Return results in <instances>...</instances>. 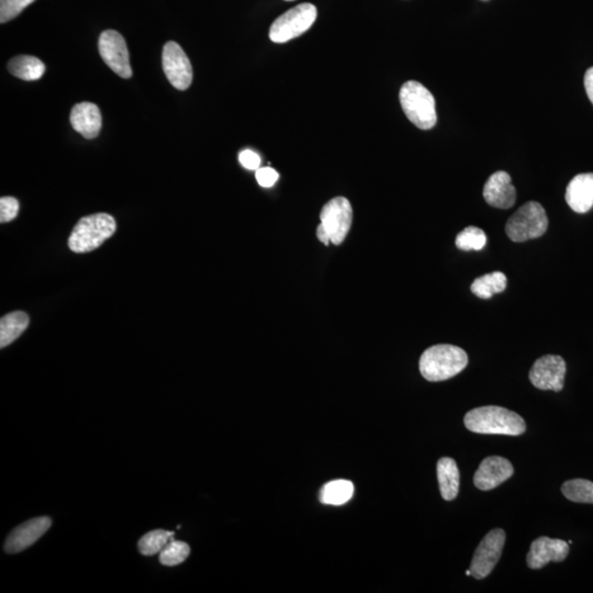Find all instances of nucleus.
Instances as JSON below:
<instances>
[{
	"label": "nucleus",
	"instance_id": "obj_33",
	"mask_svg": "<svg viewBox=\"0 0 593 593\" xmlns=\"http://www.w3.org/2000/svg\"><path fill=\"white\" fill-rule=\"evenodd\" d=\"M466 576H472V572L469 571L466 572Z\"/></svg>",
	"mask_w": 593,
	"mask_h": 593
},
{
	"label": "nucleus",
	"instance_id": "obj_14",
	"mask_svg": "<svg viewBox=\"0 0 593 593\" xmlns=\"http://www.w3.org/2000/svg\"><path fill=\"white\" fill-rule=\"evenodd\" d=\"M569 554V543L563 540L549 539L540 536L531 545L527 554L526 563L531 569H540L548 563H560L566 559Z\"/></svg>",
	"mask_w": 593,
	"mask_h": 593
},
{
	"label": "nucleus",
	"instance_id": "obj_8",
	"mask_svg": "<svg viewBox=\"0 0 593 593\" xmlns=\"http://www.w3.org/2000/svg\"><path fill=\"white\" fill-rule=\"evenodd\" d=\"M506 543V533L501 529L489 532L479 544L474 554L470 572L475 579H484L491 575L493 568L501 557L503 546Z\"/></svg>",
	"mask_w": 593,
	"mask_h": 593
},
{
	"label": "nucleus",
	"instance_id": "obj_22",
	"mask_svg": "<svg viewBox=\"0 0 593 593\" xmlns=\"http://www.w3.org/2000/svg\"><path fill=\"white\" fill-rule=\"evenodd\" d=\"M507 288V276L501 272H494L475 280L472 293L478 298L491 299L493 295L500 294Z\"/></svg>",
	"mask_w": 593,
	"mask_h": 593
},
{
	"label": "nucleus",
	"instance_id": "obj_27",
	"mask_svg": "<svg viewBox=\"0 0 593 593\" xmlns=\"http://www.w3.org/2000/svg\"><path fill=\"white\" fill-rule=\"evenodd\" d=\"M35 0H0V22L6 23L20 15Z\"/></svg>",
	"mask_w": 593,
	"mask_h": 593
},
{
	"label": "nucleus",
	"instance_id": "obj_4",
	"mask_svg": "<svg viewBox=\"0 0 593 593\" xmlns=\"http://www.w3.org/2000/svg\"><path fill=\"white\" fill-rule=\"evenodd\" d=\"M116 221L110 215L85 216L69 235V248L75 253H88L102 246L116 232Z\"/></svg>",
	"mask_w": 593,
	"mask_h": 593
},
{
	"label": "nucleus",
	"instance_id": "obj_28",
	"mask_svg": "<svg viewBox=\"0 0 593 593\" xmlns=\"http://www.w3.org/2000/svg\"><path fill=\"white\" fill-rule=\"evenodd\" d=\"M19 213V202L13 197H3L0 199V221L11 223Z\"/></svg>",
	"mask_w": 593,
	"mask_h": 593
},
{
	"label": "nucleus",
	"instance_id": "obj_3",
	"mask_svg": "<svg viewBox=\"0 0 593 593\" xmlns=\"http://www.w3.org/2000/svg\"><path fill=\"white\" fill-rule=\"evenodd\" d=\"M399 98L404 114L417 128L430 130L436 125L435 99L421 83H404Z\"/></svg>",
	"mask_w": 593,
	"mask_h": 593
},
{
	"label": "nucleus",
	"instance_id": "obj_13",
	"mask_svg": "<svg viewBox=\"0 0 593 593\" xmlns=\"http://www.w3.org/2000/svg\"><path fill=\"white\" fill-rule=\"evenodd\" d=\"M52 521L48 516L35 517L19 525L8 535L4 549L9 554L22 552L40 540L49 531Z\"/></svg>",
	"mask_w": 593,
	"mask_h": 593
},
{
	"label": "nucleus",
	"instance_id": "obj_11",
	"mask_svg": "<svg viewBox=\"0 0 593 593\" xmlns=\"http://www.w3.org/2000/svg\"><path fill=\"white\" fill-rule=\"evenodd\" d=\"M162 63L168 82L178 91H186L192 82V68L190 59L176 42H167L162 54Z\"/></svg>",
	"mask_w": 593,
	"mask_h": 593
},
{
	"label": "nucleus",
	"instance_id": "obj_10",
	"mask_svg": "<svg viewBox=\"0 0 593 593\" xmlns=\"http://www.w3.org/2000/svg\"><path fill=\"white\" fill-rule=\"evenodd\" d=\"M566 370V361L562 356L545 355L532 366L529 378L535 388L559 393L564 388Z\"/></svg>",
	"mask_w": 593,
	"mask_h": 593
},
{
	"label": "nucleus",
	"instance_id": "obj_21",
	"mask_svg": "<svg viewBox=\"0 0 593 593\" xmlns=\"http://www.w3.org/2000/svg\"><path fill=\"white\" fill-rule=\"evenodd\" d=\"M354 494V484L340 479L329 482L320 491V501L329 506H342L350 501Z\"/></svg>",
	"mask_w": 593,
	"mask_h": 593
},
{
	"label": "nucleus",
	"instance_id": "obj_31",
	"mask_svg": "<svg viewBox=\"0 0 593 593\" xmlns=\"http://www.w3.org/2000/svg\"><path fill=\"white\" fill-rule=\"evenodd\" d=\"M585 88L593 105V68L588 69L585 75Z\"/></svg>",
	"mask_w": 593,
	"mask_h": 593
},
{
	"label": "nucleus",
	"instance_id": "obj_29",
	"mask_svg": "<svg viewBox=\"0 0 593 593\" xmlns=\"http://www.w3.org/2000/svg\"><path fill=\"white\" fill-rule=\"evenodd\" d=\"M280 174L272 167H260L256 171V180L262 187L270 188L279 181Z\"/></svg>",
	"mask_w": 593,
	"mask_h": 593
},
{
	"label": "nucleus",
	"instance_id": "obj_7",
	"mask_svg": "<svg viewBox=\"0 0 593 593\" xmlns=\"http://www.w3.org/2000/svg\"><path fill=\"white\" fill-rule=\"evenodd\" d=\"M322 228L326 230L329 241L334 246H340L350 232L353 223L351 202L345 197L333 198L323 206L320 214Z\"/></svg>",
	"mask_w": 593,
	"mask_h": 593
},
{
	"label": "nucleus",
	"instance_id": "obj_19",
	"mask_svg": "<svg viewBox=\"0 0 593 593\" xmlns=\"http://www.w3.org/2000/svg\"><path fill=\"white\" fill-rule=\"evenodd\" d=\"M8 69L13 77L32 82L44 77L45 65L35 56L19 55L9 61Z\"/></svg>",
	"mask_w": 593,
	"mask_h": 593
},
{
	"label": "nucleus",
	"instance_id": "obj_1",
	"mask_svg": "<svg viewBox=\"0 0 593 593\" xmlns=\"http://www.w3.org/2000/svg\"><path fill=\"white\" fill-rule=\"evenodd\" d=\"M465 426L479 435L517 436L526 431L524 418L506 408L487 406L473 409L464 418Z\"/></svg>",
	"mask_w": 593,
	"mask_h": 593
},
{
	"label": "nucleus",
	"instance_id": "obj_2",
	"mask_svg": "<svg viewBox=\"0 0 593 593\" xmlns=\"http://www.w3.org/2000/svg\"><path fill=\"white\" fill-rule=\"evenodd\" d=\"M467 365V353L463 348L450 345L428 347L418 362L421 375L432 383L453 378Z\"/></svg>",
	"mask_w": 593,
	"mask_h": 593
},
{
	"label": "nucleus",
	"instance_id": "obj_30",
	"mask_svg": "<svg viewBox=\"0 0 593 593\" xmlns=\"http://www.w3.org/2000/svg\"><path fill=\"white\" fill-rule=\"evenodd\" d=\"M240 163L243 167L249 169V171H257L261 167L260 155L254 152L252 150H244L240 153Z\"/></svg>",
	"mask_w": 593,
	"mask_h": 593
},
{
	"label": "nucleus",
	"instance_id": "obj_20",
	"mask_svg": "<svg viewBox=\"0 0 593 593\" xmlns=\"http://www.w3.org/2000/svg\"><path fill=\"white\" fill-rule=\"evenodd\" d=\"M29 326V317L21 312L4 315L0 321V346L2 348L12 345L21 336Z\"/></svg>",
	"mask_w": 593,
	"mask_h": 593
},
{
	"label": "nucleus",
	"instance_id": "obj_34",
	"mask_svg": "<svg viewBox=\"0 0 593 593\" xmlns=\"http://www.w3.org/2000/svg\"><path fill=\"white\" fill-rule=\"evenodd\" d=\"M286 2H294V0H286Z\"/></svg>",
	"mask_w": 593,
	"mask_h": 593
},
{
	"label": "nucleus",
	"instance_id": "obj_9",
	"mask_svg": "<svg viewBox=\"0 0 593 593\" xmlns=\"http://www.w3.org/2000/svg\"><path fill=\"white\" fill-rule=\"evenodd\" d=\"M98 49L103 62L117 75L122 78L132 77L128 46L119 32L103 31L99 37Z\"/></svg>",
	"mask_w": 593,
	"mask_h": 593
},
{
	"label": "nucleus",
	"instance_id": "obj_6",
	"mask_svg": "<svg viewBox=\"0 0 593 593\" xmlns=\"http://www.w3.org/2000/svg\"><path fill=\"white\" fill-rule=\"evenodd\" d=\"M317 16V8L313 4H300L276 19L270 29V39L275 44L293 40L308 31Z\"/></svg>",
	"mask_w": 593,
	"mask_h": 593
},
{
	"label": "nucleus",
	"instance_id": "obj_17",
	"mask_svg": "<svg viewBox=\"0 0 593 593\" xmlns=\"http://www.w3.org/2000/svg\"><path fill=\"white\" fill-rule=\"evenodd\" d=\"M566 201L577 214H586L593 207V173L579 174L568 183Z\"/></svg>",
	"mask_w": 593,
	"mask_h": 593
},
{
	"label": "nucleus",
	"instance_id": "obj_23",
	"mask_svg": "<svg viewBox=\"0 0 593 593\" xmlns=\"http://www.w3.org/2000/svg\"><path fill=\"white\" fill-rule=\"evenodd\" d=\"M562 492L569 501L593 505V483L590 480H568L563 483Z\"/></svg>",
	"mask_w": 593,
	"mask_h": 593
},
{
	"label": "nucleus",
	"instance_id": "obj_18",
	"mask_svg": "<svg viewBox=\"0 0 593 593\" xmlns=\"http://www.w3.org/2000/svg\"><path fill=\"white\" fill-rule=\"evenodd\" d=\"M437 479L444 500L451 501L459 496V470L453 459L443 458L437 463Z\"/></svg>",
	"mask_w": 593,
	"mask_h": 593
},
{
	"label": "nucleus",
	"instance_id": "obj_25",
	"mask_svg": "<svg viewBox=\"0 0 593 593\" xmlns=\"http://www.w3.org/2000/svg\"><path fill=\"white\" fill-rule=\"evenodd\" d=\"M487 235L482 229L477 227H468L461 231L456 237V248L460 251H482L486 247Z\"/></svg>",
	"mask_w": 593,
	"mask_h": 593
},
{
	"label": "nucleus",
	"instance_id": "obj_15",
	"mask_svg": "<svg viewBox=\"0 0 593 593\" xmlns=\"http://www.w3.org/2000/svg\"><path fill=\"white\" fill-rule=\"evenodd\" d=\"M483 198L493 208L509 209L515 206L516 191L509 174L503 171L492 174L484 183Z\"/></svg>",
	"mask_w": 593,
	"mask_h": 593
},
{
	"label": "nucleus",
	"instance_id": "obj_24",
	"mask_svg": "<svg viewBox=\"0 0 593 593\" xmlns=\"http://www.w3.org/2000/svg\"><path fill=\"white\" fill-rule=\"evenodd\" d=\"M174 540V532L155 530L145 534L139 540L140 553L144 556H153L162 552L165 546Z\"/></svg>",
	"mask_w": 593,
	"mask_h": 593
},
{
	"label": "nucleus",
	"instance_id": "obj_32",
	"mask_svg": "<svg viewBox=\"0 0 593 593\" xmlns=\"http://www.w3.org/2000/svg\"><path fill=\"white\" fill-rule=\"evenodd\" d=\"M317 237L319 239L320 242H322L324 246H329V238L328 233L326 232V230L322 228L321 224H319V227L317 229Z\"/></svg>",
	"mask_w": 593,
	"mask_h": 593
},
{
	"label": "nucleus",
	"instance_id": "obj_5",
	"mask_svg": "<svg viewBox=\"0 0 593 593\" xmlns=\"http://www.w3.org/2000/svg\"><path fill=\"white\" fill-rule=\"evenodd\" d=\"M548 228V219L544 207L539 202L529 201L508 220L506 232L511 241L522 243L542 237Z\"/></svg>",
	"mask_w": 593,
	"mask_h": 593
},
{
	"label": "nucleus",
	"instance_id": "obj_12",
	"mask_svg": "<svg viewBox=\"0 0 593 593\" xmlns=\"http://www.w3.org/2000/svg\"><path fill=\"white\" fill-rule=\"evenodd\" d=\"M515 473L512 464L500 456H489L479 465L474 475V483L479 491H489L507 482Z\"/></svg>",
	"mask_w": 593,
	"mask_h": 593
},
{
	"label": "nucleus",
	"instance_id": "obj_26",
	"mask_svg": "<svg viewBox=\"0 0 593 593\" xmlns=\"http://www.w3.org/2000/svg\"><path fill=\"white\" fill-rule=\"evenodd\" d=\"M191 548L185 542H181V540H172L161 553H159V562H161L164 566L173 567L177 566L190 556Z\"/></svg>",
	"mask_w": 593,
	"mask_h": 593
},
{
	"label": "nucleus",
	"instance_id": "obj_16",
	"mask_svg": "<svg viewBox=\"0 0 593 593\" xmlns=\"http://www.w3.org/2000/svg\"><path fill=\"white\" fill-rule=\"evenodd\" d=\"M69 120L73 129L86 139H95L102 130V112L93 102H84L75 105Z\"/></svg>",
	"mask_w": 593,
	"mask_h": 593
}]
</instances>
